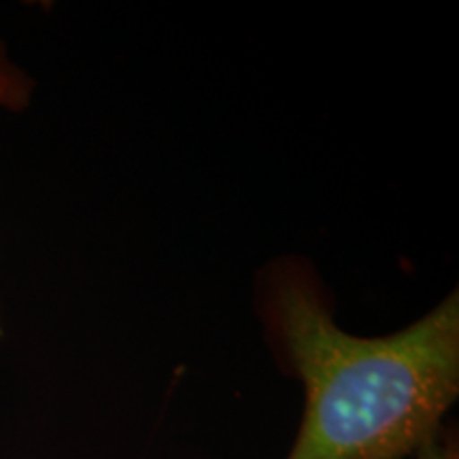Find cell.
Masks as SVG:
<instances>
[{
  "mask_svg": "<svg viewBox=\"0 0 459 459\" xmlns=\"http://www.w3.org/2000/svg\"><path fill=\"white\" fill-rule=\"evenodd\" d=\"M406 459H459V438L455 428L446 426L438 438Z\"/></svg>",
  "mask_w": 459,
  "mask_h": 459,
  "instance_id": "3957f363",
  "label": "cell"
},
{
  "mask_svg": "<svg viewBox=\"0 0 459 459\" xmlns=\"http://www.w3.org/2000/svg\"><path fill=\"white\" fill-rule=\"evenodd\" d=\"M255 313L281 368L304 389L287 459H406L445 432L459 398V294L387 336L334 317L315 264L283 255L255 277Z\"/></svg>",
  "mask_w": 459,
  "mask_h": 459,
  "instance_id": "6da1fadb",
  "label": "cell"
},
{
  "mask_svg": "<svg viewBox=\"0 0 459 459\" xmlns=\"http://www.w3.org/2000/svg\"><path fill=\"white\" fill-rule=\"evenodd\" d=\"M34 82L24 68L9 57V51L0 43V108L22 113L30 107Z\"/></svg>",
  "mask_w": 459,
  "mask_h": 459,
  "instance_id": "7a4b0ae2",
  "label": "cell"
},
{
  "mask_svg": "<svg viewBox=\"0 0 459 459\" xmlns=\"http://www.w3.org/2000/svg\"><path fill=\"white\" fill-rule=\"evenodd\" d=\"M0 334H3V325H0Z\"/></svg>",
  "mask_w": 459,
  "mask_h": 459,
  "instance_id": "277c9868",
  "label": "cell"
}]
</instances>
